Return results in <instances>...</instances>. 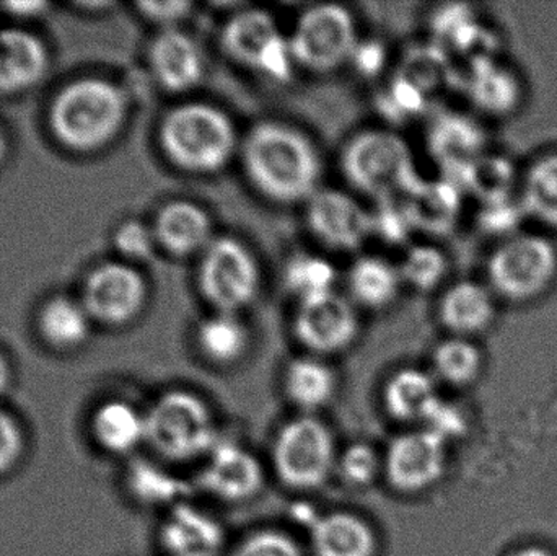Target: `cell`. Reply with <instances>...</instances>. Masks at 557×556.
<instances>
[{"label":"cell","instance_id":"obj_32","mask_svg":"<svg viewBox=\"0 0 557 556\" xmlns=\"http://www.w3.org/2000/svg\"><path fill=\"white\" fill-rule=\"evenodd\" d=\"M334 479L350 490H366L383 479V453L373 444L356 441L339 449Z\"/></svg>","mask_w":557,"mask_h":556},{"label":"cell","instance_id":"obj_23","mask_svg":"<svg viewBox=\"0 0 557 556\" xmlns=\"http://www.w3.org/2000/svg\"><path fill=\"white\" fill-rule=\"evenodd\" d=\"M48 52L38 36L25 29L0 32V91L16 94L41 81Z\"/></svg>","mask_w":557,"mask_h":556},{"label":"cell","instance_id":"obj_16","mask_svg":"<svg viewBox=\"0 0 557 556\" xmlns=\"http://www.w3.org/2000/svg\"><path fill=\"white\" fill-rule=\"evenodd\" d=\"M157 541L163 556H225L227 552L224 526L211 512L183 502L166 509Z\"/></svg>","mask_w":557,"mask_h":556},{"label":"cell","instance_id":"obj_10","mask_svg":"<svg viewBox=\"0 0 557 556\" xmlns=\"http://www.w3.org/2000/svg\"><path fill=\"white\" fill-rule=\"evenodd\" d=\"M288 41L297 65L314 74H330L349 64L359 42L356 20L346 7L320 3L298 16Z\"/></svg>","mask_w":557,"mask_h":556},{"label":"cell","instance_id":"obj_24","mask_svg":"<svg viewBox=\"0 0 557 556\" xmlns=\"http://www.w3.org/2000/svg\"><path fill=\"white\" fill-rule=\"evenodd\" d=\"M91 434L100 449L111 456H131L147 443L146 411L129 401L100 405L91 417Z\"/></svg>","mask_w":557,"mask_h":556},{"label":"cell","instance_id":"obj_20","mask_svg":"<svg viewBox=\"0 0 557 556\" xmlns=\"http://www.w3.org/2000/svg\"><path fill=\"white\" fill-rule=\"evenodd\" d=\"M307 551L310 556H379L380 538L357 512H318L308 528Z\"/></svg>","mask_w":557,"mask_h":556},{"label":"cell","instance_id":"obj_26","mask_svg":"<svg viewBox=\"0 0 557 556\" xmlns=\"http://www.w3.org/2000/svg\"><path fill=\"white\" fill-rule=\"evenodd\" d=\"M347 284L354 302L370 310H383L398 299L403 280L399 268L382 257H360L350 267Z\"/></svg>","mask_w":557,"mask_h":556},{"label":"cell","instance_id":"obj_22","mask_svg":"<svg viewBox=\"0 0 557 556\" xmlns=\"http://www.w3.org/2000/svg\"><path fill=\"white\" fill-rule=\"evenodd\" d=\"M282 391L298 415H318L339 391V375L327 359L298 356L285 366Z\"/></svg>","mask_w":557,"mask_h":556},{"label":"cell","instance_id":"obj_14","mask_svg":"<svg viewBox=\"0 0 557 556\" xmlns=\"http://www.w3.org/2000/svg\"><path fill=\"white\" fill-rule=\"evenodd\" d=\"M198 483L202 492L218 502L242 505L263 492L267 472L261 460L248 447L221 437L202 460Z\"/></svg>","mask_w":557,"mask_h":556},{"label":"cell","instance_id":"obj_38","mask_svg":"<svg viewBox=\"0 0 557 556\" xmlns=\"http://www.w3.org/2000/svg\"><path fill=\"white\" fill-rule=\"evenodd\" d=\"M357 74L363 77H375L386 62L385 48L379 41H360L357 42L352 55L349 59Z\"/></svg>","mask_w":557,"mask_h":556},{"label":"cell","instance_id":"obj_25","mask_svg":"<svg viewBox=\"0 0 557 556\" xmlns=\"http://www.w3.org/2000/svg\"><path fill=\"white\" fill-rule=\"evenodd\" d=\"M195 343L206 362L215 368H232L250 351L251 333L238 313L214 312L199 323Z\"/></svg>","mask_w":557,"mask_h":556},{"label":"cell","instance_id":"obj_35","mask_svg":"<svg viewBox=\"0 0 557 556\" xmlns=\"http://www.w3.org/2000/svg\"><path fill=\"white\" fill-rule=\"evenodd\" d=\"M114 247L126 263H143L159 250L152 225L131 219L114 232Z\"/></svg>","mask_w":557,"mask_h":556},{"label":"cell","instance_id":"obj_9","mask_svg":"<svg viewBox=\"0 0 557 556\" xmlns=\"http://www.w3.org/2000/svg\"><path fill=\"white\" fill-rule=\"evenodd\" d=\"M222 46L232 61L276 84L290 81L297 67L288 36L264 10L235 12L222 28Z\"/></svg>","mask_w":557,"mask_h":556},{"label":"cell","instance_id":"obj_17","mask_svg":"<svg viewBox=\"0 0 557 556\" xmlns=\"http://www.w3.org/2000/svg\"><path fill=\"white\" fill-rule=\"evenodd\" d=\"M153 78L170 94H185L201 84L206 61L198 42L180 28L163 29L149 48Z\"/></svg>","mask_w":557,"mask_h":556},{"label":"cell","instance_id":"obj_13","mask_svg":"<svg viewBox=\"0 0 557 556\" xmlns=\"http://www.w3.org/2000/svg\"><path fill=\"white\" fill-rule=\"evenodd\" d=\"M149 287L143 274L126 261L98 267L84 287V304L91 320L107 326H126L143 313Z\"/></svg>","mask_w":557,"mask_h":556},{"label":"cell","instance_id":"obj_37","mask_svg":"<svg viewBox=\"0 0 557 556\" xmlns=\"http://www.w3.org/2000/svg\"><path fill=\"white\" fill-rule=\"evenodd\" d=\"M193 7L195 5L191 2L169 0V2H140L137 9L140 15L159 25L160 32H163V29L180 28V25L191 15Z\"/></svg>","mask_w":557,"mask_h":556},{"label":"cell","instance_id":"obj_6","mask_svg":"<svg viewBox=\"0 0 557 556\" xmlns=\"http://www.w3.org/2000/svg\"><path fill=\"white\" fill-rule=\"evenodd\" d=\"M337 454L333 430L318 415H297L278 428L271 467L285 489L311 493L334 479Z\"/></svg>","mask_w":557,"mask_h":556},{"label":"cell","instance_id":"obj_41","mask_svg":"<svg viewBox=\"0 0 557 556\" xmlns=\"http://www.w3.org/2000/svg\"><path fill=\"white\" fill-rule=\"evenodd\" d=\"M7 153V140L5 136H3L2 129H0V163L5 159Z\"/></svg>","mask_w":557,"mask_h":556},{"label":"cell","instance_id":"obj_30","mask_svg":"<svg viewBox=\"0 0 557 556\" xmlns=\"http://www.w3.org/2000/svg\"><path fill=\"white\" fill-rule=\"evenodd\" d=\"M336 268L326 258L314 254H295L284 268L285 287L300 300L333 293Z\"/></svg>","mask_w":557,"mask_h":556},{"label":"cell","instance_id":"obj_28","mask_svg":"<svg viewBox=\"0 0 557 556\" xmlns=\"http://www.w3.org/2000/svg\"><path fill=\"white\" fill-rule=\"evenodd\" d=\"M91 317L84 304L69 297H54L42 307L39 330L52 348L69 351L87 342Z\"/></svg>","mask_w":557,"mask_h":556},{"label":"cell","instance_id":"obj_8","mask_svg":"<svg viewBox=\"0 0 557 556\" xmlns=\"http://www.w3.org/2000/svg\"><path fill=\"white\" fill-rule=\"evenodd\" d=\"M196 280L214 312L240 316L260 293V264L244 242L228 235L215 237L199 257Z\"/></svg>","mask_w":557,"mask_h":556},{"label":"cell","instance_id":"obj_15","mask_svg":"<svg viewBox=\"0 0 557 556\" xmlns=\"http://www.w3.org/2000/svg\"><path fill=\"white\" fill-rule=\"evenodd\" d=\"M305 221L320 244L336 251L356 250L372 234V214L339 189H318L305 202Z\"/></svg>","mask_w":557,"mask_h":556},{"label":"cell","instance_id":"obj_3","mask_svg":"<svg viewBox=\"0 0 557 556\" xmlns=\"http://www.w3.org/2000/svg\"><path fill=\"white\" fill-rule=\"evenodd\" d=\"M127 120L126 94L104 78L72 82L51 107L52 133L75 152H95L113 143Z\"/></svg>","mask_w":557,"mask_h":556},{"label":"cell","instance_id":"obj_1","mask_svg":"<svg viewBox=\"0 0 557 556\" xmlns=\"http://www.w3.org/2000/svg\"><path fill=\"white\" fill-rule=\"evenodd\" d=\"M245 175L277 205H305L321 188V156L310 137L282 121H260L242 137Z\"/></svg>","mask_w":557,"mask_h":556},{"label":"cell","instance_id":"obj_4","mask_svg":"<svg viewBox=\"0 0 557 556\" xmlns=\"http://www.w3.org/2000/svg\"><path fill=\"white\" fill-rule=\"evenodd\" d=\"M147 446L170 464L205 460L221 440L211 404L188 388H172L146 411Z\"/></svg>","mask_w":557,"mask_h":556},{"label":"cell","instance_id":"obj_31","mask_svg":"<svg viewBox=\"0 0 557 556\" xmlns=\"http://www.w3.org/2000/svg\"><path fill=\"white\" fill-rule=\"evenodd\" d=\"M127 490L134 499L147 506L178 505L182 485L175 477L149 460H134L127 469Z\"/></svg>","mask_w":557,"mask_h":556},{"label":"cell","instance_id":"obj_12","mask_svg":"<svg viewBox=\"0 0 557 556\" xmlns=\"http://www.w3.org/2000/svg\"><path fill=\"white\" fill-rule=\"evenodd\" d=\"M292 332L307 355L327 359L347 351L359 338L356 306L333 293L300 300L292 320Z\"/></svg>","mask_w":557,"mask_h":556},{"label":"cell","instance_id":"obj_29","mask_svg":"<svg viewBox=\"0 0 557 556\" xmlns=\"http://www.w3.org/2000/svg\"><path fill=\"white\" fill-rule=\"evenodd\" d=\"M520 202L530 218L557 228V153L540 157L530 165L520 188Z\"/></svg>","mask_w":557,"mask_h":556},{"label":"cell","instance_id":"obj_39","mask_svg":"<svg viewBox=\"0 0 557 556\" xmlns=\"http://www.w3.org/2000/svg\"><path fill=\"white\" fill-rule=\"evenodd\" d=\"M507 556H556V554L549 551L548 547H543V545L529 544L516 548V551L510 552Z\"/></svg>","mask_w":557,"mask_h":556},{"label":"cell","instance_id":"obj_27","mask_svg":"<svg viewBox=\"0 0 557 556\" xmlns=\"http://www.w3.org/2000/svg\"><path fill=\"white\" fill-rule=\"evenodd\" d=\"M484 356L470 338L450 336L435 346L431 356V372L438 384L451 388H468L480 381Z\"/></svg>","mask_w":557,"mask_h":556},{"label":"cell","instance_id":"obj_18","mask_svg":"<svg viewBox=\"0 0 557 556\" xmlns=\"http://www.w3.org/2000/svg\"><path fill=\"white\" fill-rule=\"evenodd\" d=\"M152 228L159 250L178 260L201 257L218 237L209 212L188 199H173L163 205Z\"/></svg>","mask_w":557,"mask_h":556},{"label":"cell","instance_id":"obj_21","mask_svg":"<svg viewBox=\"0 0 557 556\" xmlns=\"http://www.w3.org/2000/svg\"><path fill=\"white\" fill-rule=\"evenodd\" d=\"M496 296L474 281H460L445 291L438 302V320L451 336L473 338L496 322Z\"/></svg>","mask_w":557,"mask_h":556},{"label":"cell","instance_id":"obj_19","mask_svg":"<svg viewBox=\"0 0 557 556\" xmlns=\"http://www.w3.org/2000/svg\"><path fill=\"white\" fill-rule=\"evenodd\" d=\"M442 401L437 379L424 369H398L383 385V410L393 421L408 428L428 427Z\"/></svg>","mask_w":557,"mask_h":556},{"label":"cell","instance_id":"obj_11","mask_svg":"<svg viewBox=\"0 0 557 556\" xmlns=\"http://www.w3.org/2000/svg\"><path fill=\"white\" fill-rule=\"evenodd\" d=\"M448 441L429 428H408L383 450V479L393 492L418 496L447 473Z\"/></svg>","mask_w":557,"mask_h":556},{"label":"cell","instance_id":"obj_33","mask_svg":"<svg viewBox=\"0 0 557 556\" xmlns=\"http://www.w3.org/2000/svg\"><path fill=\"white\" fill-rule=\"evenodd\" d=\"M398 268L403 284H409L412 289L432 291L447 276L448 261L438 248L416 245L406 251Z\"/></svg>","mask_w":557,"mask_h":556},{"label":"cell","instance_id":"obj_5","mask_svg":"<svg viewBox=\"0 0 557 556\" xmlns=\"http://www.w3.org/2000/svg\"><path fill=\"white\" fill-rule=\"evenodd\" d=\"M343 172L347 182L380 202L411 196L421 186L408 144L392 131L369 129L344 146Z\"/></svg>","mask_w":557,"mask_h":556},{"label":"cell","instance_id":"obj_34","mask_svg":"<svg viewBox=\"0 0 557 556\" xmlns=\"http://www.w3.org/2000/svg\"><path fill=\"white\" fill-rule=\"evenodd\" d=\"M227 556H310L304 545L281 529H258L245 535Z\"/></svg>","mask_w":557,"mask_h":556},{"label":"cell","instance_id":"obj_40","mask_svg":"<svg viewBox=\"0 0 557 556\" xmlns=\"http://www.w3.org/2000/svg\"><path fill=\"white\" fill-rule=\"evenodd\" d=\"M10 384H12V369H10L9 361H7L5 356L0 353V398L7 394V391L10 388Z\"/></svg>","mask_w":557,"mask_h":556},{"label":"cell","instance_id":"obj_7","mask_svg":"<svg viewBox=\"0 0 557 556\" xmlns=\"http://www.w3.org/2000/svg\"><path fill=\"white\" fill-rule=\"evenodd\" d=\"M556 280L557 247L543 235H513L487 261L490 289L507 302H533L548 293Z\"/></svg>","mask_w":557,"mask_h":556},{"label":"cell","instance_id":"obj_2","mask_svg":"<svg viewBox=\"0 0 557 556\" xmlns=\"http://www.w3.org/2000/svg\"><path fill=\"white\" fill-rule=\"evenodd\" d=\"M159 144L165 159L189 175H215L240 152L242 139L222 108L189 101L160 121Z\"/></svg>","mask_w":557,"mask_h":556},{"label":"cell","instance_id":"obj_36","mask_svg":"<svg viewBox=\"0 0 557 556\" xmlns=\"http://www.w3.org/2000/svg\"><path fill=\"white\" fill-rule=\"evenodd\" d=\"M25 450V434L15 417L0 410V477L15 469Z\"/></svg>","mask_w":557,"mask_h":556}]
</instances>
